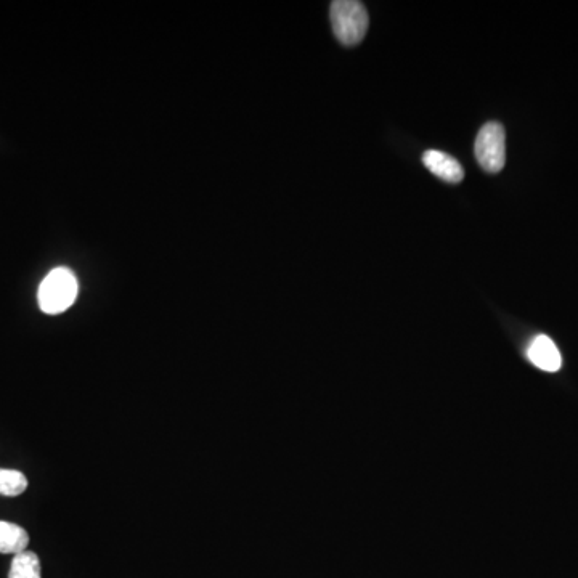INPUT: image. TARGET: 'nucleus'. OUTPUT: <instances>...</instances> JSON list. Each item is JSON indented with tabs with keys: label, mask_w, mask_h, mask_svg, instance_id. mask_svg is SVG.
I'll return each instance as SVG.
<instances>
[{
	"label": "nucleus",
	"mask_w": 578,
	"mask_h": 578,
	"mask_svg": "<svg viewBox=\"0 0 578 578\" xmlns=\"http://www.w3.org/2000/svg\"><path fill=\"white\" fill-rule=\"evenodd\" d=\"M331 26L334 36L342 45H357L367 34L370 18L362 2L336 0L331 4Z\"/></svg>",
	"instance_id": "2"
},
{
	"label": "nucleus",
	"mask_w": 578,
	"mask_h": 578,
	"mask_svg": "<svg viewBox=\"0 0 578 578\" xmlns=\"http://www.w3.org/2000/svg\"><path fill=\"white\" fill-rule=\"evenodd\" d=\"M28 489V479L17 469L0 468V495L18 497Z\"/></svg>",
	"instance_id": "8"
},
{
	"label": "nucleus",
	"mask_w": 578,
	"mask_h": 578,
	"mask_svg": "<svg viewBox=\"0 0 578 578\" xmlns=\"http://www.w3.org/2000/svg\"><path fill=\"white\" fill-rule=\"evenodd\" d=\"M29 545V535L23 527L13 522L0 521V553L20 554Z\"/></svg>",
	"instance_id": "6"
},
{
	"label": "nucleus",
	"mask_w": 578,
	"mask_h": 578,
	"mask_svg": "<svg viewBox=\"0 0 578 578\" xmlns=\"http://www.w3.org/2000/svg\"><path fill=\"white\" fill-rule=\"evenodd\" d=\"M474 153L482 169L497 174L506 163V135L500 123H487L477 134Z\"/></svg>",
	"instance_id": "3"
},
{
	"label": "nucleus",
	"mask_w": 578,
	"mask_h": 578,
	"mask_svg": "<svg viewBox=\"0 0 578 578\" xmlns=\"http://www.w3.org/2000/svg\"><path fill=\"white\" fill-rule=\"evenodd\" d=\"M423 163L434 176L445 180V182H450V184H458L465 179V171H463L461 164L444 151H426L423 155Z\"/></svg>",
	"instance_id": "5"
},
{
	"label": "nucleus",
	"mask_w": 578,
	"mask_h": 578,
	"mask_svg": "<svg viewBox=\"0 0 578 578\" xmlns=\"http://www.w3.org/2000/svg\"><path fill=\"white\" fill-rule=\"evenodd\" d=\"M527 357L540 370L550 371V373L561 370V352L554 344L553 339L548 338L545 334H540L534 341L530 342Z\"/></svg>",
	"instance_id": "4"
},
{
	"label": "nucleus",
	"mask_w": 578,
	"mask_h": 578,
	"mask_svg": "<svg viewBox=\"0 0 578 578\" xmlns=\"http://www.w3.org/2000/svg\"><path fill=\"white\" fill-rule=\"evenodd\" d=\"M9 578H41V561L33 551L15 554Z\"/></svg>",
	"instance_id": "7"
},
{
	"label": "nucleus",
	"mask_w": 578,
	"mask_h": 578,
	"mask_svg": "<svg viewBox=\"0 0 578 578\" xmlns=\"http://www.w3.org/2000/svg\"><path fill=\"white\" fill-rule=\"evenodd\" d=\"M78 293L79 283L76 275L66 267H58L42 280L37 301L44 314L58 315L73 306Z\"/></svg>",
	"instance_id": "1"
}]
</instances>
